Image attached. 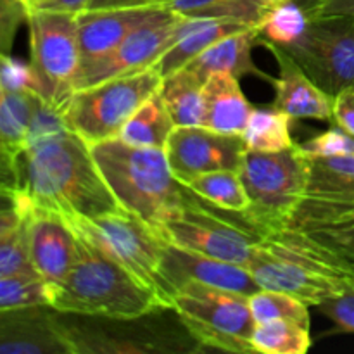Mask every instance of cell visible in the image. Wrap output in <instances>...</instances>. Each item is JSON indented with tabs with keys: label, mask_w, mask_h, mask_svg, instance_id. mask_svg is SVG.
<instances>
[{
	"label": "cell",
	"mask_w": 354,
	"mask_h": 354,
	"mask_svg": "<svg viewBox=\"0 0 354 354\" xmlns=\"http://www.w3.org/2000/svg\"><path fill=\"white\" fill-rule=\"evenodd\" d=\"M248 24L230 19H211V17L187 16V30L183 37L156 62L162 78L178 69L185 68L190 61L203 54L206 48L220 41L228 35L248 30Z\"/></svg>",
	"instance_id": "7402d4cb"
},
{
	"label": "cell",
	"mask_w": 354,
	"mask_h": 354,
	"mask_svg": "<svg viewBox=\"0 0 354 354\" xmlns=\"http://www.w3.org/2000/svg\"><path fill=\"white\" fill-rule=\"evenodd\" d=\"M283 48L328 95L354 90L353 16L311 17L303 37Z\"/></svg>",
	"instance_id": "7c38bea8"
},
{
	"label": "cell",
	"mask_w": 354,
	"mask_h": 354,
	"mask_svg": "<svg viewBox=\"0 0 354 354\" xmlns=\"http://www.w3.org/2000/svg\"><path fill=\"white\" fill-rule=\"evenodd\" d=\"M201 199L207 201L220 209L230 213H244L249 207V197L245 194L239 171H213L194 176L185 183Z\"/></svg>",
	"instance_id": "83f0119b"
},
{
	"label": "cell",
	"mask_w": 354,
	"mask_h": 354,
	"mask_svg": "<svg viewBox=\"0 0 354 354\" xmlns=\"http://www.w3.org/2000/svg\"><path fill=\"white\" fill-rule=\"evenodd\" d=\"M90 151L120 206L147 221L158 234L166 218L194 194L173 175L165 149L135 147L111 138L90 145Z\"/></svg>",
	"instance_id": "3957f363"
},
{
	"label": "cell",
	"mask_w": 354,
	"mask_h": 354,
	"mask_svg": "<svg viewBox=\"0 0 354 354\" xmlns=\"http://www.w3.org/2000/svg\"><path fill=\"white\" fill-rule=\"evenodd\" d=\"M78 235V258L68 275L48 283L50 306L59 313L106 320H137L169 310L158 292L114 259L90 235L73 225Z\"/></svg>",
	"instance_id": "7a4b0ae2"
},
{
	"label": "cell",
	"mask_w": 354,
	"mask_h": 354,
	"mask_svg": "<svg viewBox=\"0 0 354 354\" xmlns=\"http://www.w3.org/2000/svg\"><path fill=\"white\" fill-rule=\"evenodd\" d=\"M187 30V16L162 7L156 16L131 31L107 57L80 69L73 88L83 90L107 80L130 75L154 66L166 50L173 47Z\"/></svg>",
	"instance_id": "4fadbf2b"
},
{
	"label": "cell",
	"mask_w": 354,
	"mask_h": 354,
	"mask_svg": "<svg viewBox=\"0 0 354 354\" xmlns=\"http://www.w3.org/2000/svg\"><path fill=\"white\" fill-rule=\"evenodd\" d=\"M0 90H23L44 99V83L35 66L14 57L10 52L2 54Z\"/></svg>",
	"instance_id": "836d02e7"
},
{
	"label": "cell",
	"mask_w": 354,
	"mask_h": 354,
	"mask_svg": "<svg viewBox=\"0 0 354 354\" xmlns=\"http://www.w3.org/2000/svg\"><path fill=\"white\" fill-rule=\"evenodd\" d=\"M24 221L0 228V277L38 275L28 249Z\"/></svg>",
	"instance_id": "d6a6232c"
},
{
	"label": "cell",
	"mask_w": 354,
	"mask_h": 354,
	"mask_svg": "<svg viewBox=\"0 0 354 354\" xmlns=\"http://www.w3.org/2000/svg\"><path fill=\"white\" fill-rule=\"evenodd\" d=\"M251 344L261 354H304L311 348L310 327L290 320H272L256 325Z\"/></svg>",
	"instance_id": "f1b7e54d"
},
{
	"label": "cell",
	"mask_w": 354,
	"mask_h": 354,
	"mask_svg": "<svg viewBox=\"0 0 354 354\" xmlns=\"http://www.w3.org/2000/svg\"><path fill=\"white\" fill-rule=\"evenodd\" d=\"M161 83L162 75L154 64L76 90L64 109L69 130L88 145L118 138L131 114L159 92Z\"/></svg>",
	"instance_id": "5b68a950"
},
{
	"label": "cell",
	"mask_w": 354,
	"mask_h": 354,
	"mask_svg": "<svg viewBox=\"0 0 354 354\" xmlns=\"http://www.w3.org/2000/svg\"><path fill=\"white\" fill-rule=\"evenodd\" d=\"M159 279H161L162 292L171 303V310L173 294L185 283L216 287V289L242 294L245 297L261 290L259 283L245 266L207 258V256L176 248L169 242H166L165 252H162Z\"/></svg>",
	"instance_id": "9a60e30c"
},
{
	"label": "cell",
	"mask_w": 354,
	"mask_h": 354,
	"mask_svg": "<svg viewBox=\"0 0 354 354\" xmlns=\"http://www.w3.org/2000/svg\"><path fill=\"white\" fill-rule=\"evenodd\" d=\"M69 223L102 245L140 282L158 292L162 303L171 310V303L162 292L161 279H159V266H161L166 241L147 221L131 211L120 207L95 220H69Z\"/></svg>",
	"instance_id": "30bf717a"
},
{
	"label": "cell",
	"mask_w": 354,
	"mask_h": 354,
	"mask_svg": "<svg viewBox=\"0 0 354 354\" xmlns=\"http://www.w3.org/2000/svg\"><path fill=\"white\" fill-rule=\"evenodd\" d=\"M31 64L44 83V100L64 107L71 99L73 83L82 64L76 14L28 10Z\"/></svg>",
	"instance_id": "9c48e42d"
},
{
	"label": "cell",
	"mask_w": 354,
	"mask_h": 354,
	"mask_svg": "<svg viewBox=\"0 0 354 354\" xmlns=\"http://www.w3.org/2000/svg\"><path fill=\"white\" fill-rule=\"evenodd\" d=\"M203 88L204 83L189 68L162 78L159 95L175 127L203 124Z\"/></svg>",
	"instance_id": "d4e9b609"
},
{
	"label": "cell",
	"mask_w": 354,
	"mask_h": 354,
	"mask_svg": "<svg viewBox=\"0 0 354 354\" xmlns=\"http://www.w3.org/2000/svg\"><path fill=\"white\" fill-rule=\"evenodd\" d=\"M351 225H354V156L310 158L306 196L282 230L310 234Z\"/></svg>",
	"instance_id": "8fae6325"
},
{
	"label": "cell",
	"mask_w": 354,
	"mask_h": 354,
	"mask_svg": "<svg viewBox=\"0 0 354 354\" xmlns=\"http://www.w3.org/2000/svg\"><path fill=\"white\" fill-rule=\"evenodd\" d=\"M16 2L21 3V6H23L26 10H31V9H35V7H37L41 0H16Z\"/></svg>",
	"instance_id": "7bdbcfd3"
},
{
	"label": "cell",
	"mask_w": 354,
	"mask_h": 354,
	"mask_svg": "<svg viewBox=\"0 0 354 354\" xmlns=\"http://www.w3.org/2000/svg\"><path fill=\"white\" fill-rule=\"evenodd\" d=\"M310 21L308 9L301 7L296 0H283L273 7L272 12L258 26L259 45L266 41L282 47L296 44L308 30Z\"/></svg>",
	"instance_id": "f546056e"
},
{
	"label": "cell",
	"mask_w": 354,
	"mask_h": 354,
	"mask_svg": "<svg viewBox=\"0 0 354 354\" xmlns=\"http://www.w3.org/2000/svg\"><path fill=\"white\" fill-rule=\"evenodd\" d=\"M318 310L330 318L341 330L354 332V289L328 297Z\"/></svg>",
	"instance_id": "8d00e7d4"
},
{
	"label": "cell",
	"mask_w": 354,
	"mask_h": 354,
	"mask_svg": "<svg viewBox=\"0 0 354 354\" xmlns=\"http://www.w3.org/2000/svg\"><path fill=\"white\" fill-rule=\"evenodd\" d=\"M301 152L310 158H337V156H354V135L344 128L337 127L297 144Z\"/></svg>",
	"instance_id": "d590c367"
},
{
	"label": "cell",
	"mask_w": 354,
	"mask_h": 354,
	"mask_svg": "<svg viewBox=\"0 0 354 354\" xmlns=\"http://www.w3.org/2000/svg\"><path fill=\"white\" fill-rule=\"evenodd\" d=\"M334 123L354 135V90H346L335 97Z\"/></svg>",
	"instance_id": "74e56055"
},
{
	"label": "cell",
	"mask_w": 354,
	"mask_h": 354,
	"mask_svg": "<svg viewBox=\"0 0 354 354\" xmlns=\"http://www.w3.org/2000/svg\"><path fill=\"white\" fill-rule=\"evenodd\" d=\"M245 268L261 289L290 294L308 306L354 289V280L277 235H266L256 245Z\"/></svg>",
	"instance_id": "ba28073f"
},
{
	"label": "cell",
	"mask_w": 354,
	"mask_h": 354,
	"mask_svg": "<svg viewBox=\"0 0 354 354\" xmlns=\"http://www.w3.org/2000/svg\"><path fill=\"white\" fill-rule=\"evenodd\" d=\"M272 235L297 245L308 254L322 259L328 266L337 270L341 275L354 280V225L337 230L310 232V234L282 230Z\"/></svg>",
	"instance_id": "cb8c5ba5"
},
{
	"label": "cell",
	"mask_w": 354,
	"mask_h": 354,
	"mask_svg": "<svg viewBox=\"0 0 354 354\" xmlns=\"http://www.w3.org/2000/svg\"><path fill=\"white\" fill-rule=\"evenodd\" d=\"M249 310L256 324H265L272 320H290L304 327H310L311 324L308 304L286 292L258 290L249 296Z\"/></svg>",
	"instance_id": "4dcf8cb0"
},
{
	"label": "cell",
	"mask_w": 354,
	"mask_h": 354,
	"mask_svg": "<svg viewBox=\"0 0 354 354\" xmlns=\"http://www.w3.org/2000/svg\"><path fill=\"white\" fill-rule=\"evenodd\" d=\"M50 306L2 311L0 353L2 354H73L66 322Z\"/></svg>",
	"instance_id": "e0dca14e"
},
{
	"label": "cell",
	"mask_w": 354,
	"mask_h": 354,
	"mask_svg": "<svg viewBox=\"0 0 354 354\" xmlns=\"http://www.w3.org/2000/svg\"><path fill=\"white\" fill-rule=\"evenodd\" d=\"M33 306H50L48 283L40 275L0 277V313Z\"/></svg>",
	"instance_id": "1f68e13d"
},
{
	"label": "cell",
	"mask_w": 354,
	"mask_h": 354,
	"mask_svg": "<svg viewBox=\"0 0 354 354\" xmlns=\"http://www.w3.org/2000/svg\"><path fill=\"white\" fill-rule=\"evenodd\" d=\"M218 2H223V0H165L162 6L168 7L173 12L182 14V16H192L197 10L206 9V7L214 6Z\"/></svg>",
	"instance_id": "b9f144b4"
},
{
	"label": "cell",
	"mask_w": 354,
	"mask_h": 354,
	"mask_svg": "<svg viewBox=\"0 0 354 354\" xmlns=\"http://www.w3.org/2000/svg\"><path fill=\"white\" fill-rule=\"evenodd\" d=\"M165 6L138 7V9H106L85 10L78 14V37L82 64L88 68L93 62L107 57L121 41L151 19Z\"/></svg>",
	"instance_id": "d6986e66"
},
{
	"label": "cell",
	"mask_w": 354,
	"mask_h": 354,
	"mask_svg": "<svg viewBox=\"0 0 354 354\" xmlns=\"http://www.w3.org/2000/svg\"><path fill=\"white\" fill-rule=\"evenodd\" d=\"M166 158L173 175L182 183L213 171H241L248 145L242 135L211 128L175 127L166 142Z\"/></svg>",
	"instance_id": "5bb4252c"
},
{
	"label": "cell",
	"mask_w": 354,
	"mask_h": 354,
	"mask_svg": "<svg viewBox=\"0 0 354 354\" xmlns=\"http://www.w3.org/2000/svg\"><path fill=\"white\" fill-rule=\"evenodd\" d=\"M310 17L322 16H353L354 0H317L308 7Z\"/></svg>",
	"instance_id": "f35d334b"
},
{
	"label": "cell",
	"mask_w": 354,
	"mask_h": 354,
	"mask_svg": "<svg viewBox=\"0 0 354 354\" xmlns=\"http://www.w3.org/2000/svg\"><path fill=\"white\" fill-rule=\"evenodd\" d=\"M68 121H66L64 107L57 106L54 102H48L38 97L37 106H35L33 118H31L30 135H28V147L31 144L45 140L54 135L68 131Z\"/></svg>",
	"instance_id": "e575fe53"
},
{
	"label": "cell",
	"mask_w": 354,
	"mask_h": 354,
	"mask_svg": "<svg viewBox=\"0 0 354 354\" xmlns=\"http://www.w3.org/2000/svg\"><path fill=\"white\" fill-rule=\"evenodd\" d=\"M24 227L38 275L47 283L64 279L78 258V235L68 218L30 201Z\"/></svg>",
	"instance_id": "2e32d148"
},
{
	"label": "cell",
	"mask_w": 354,
	"mask_h": 354,
	"mask_svg": "<svg viewBox=\"0 0 354 354\" xmlns=\"http://www.w3.org/2000/svg\"><path fill=\"white\" fill-rule=\"evenodd\" d=\"M173 311L190 337L204 348L228 353H254L256 320L249 297L216 287L185 283L173 294Z\"/></svg>",
	"instance_id": "52a82bcc"
},
{
	"label": "cell",
	"mask_w": 354,
	"mask_h": 354,
	"mask_svg": "<svg viewBox=\"0 0 354 354\" xmlns=\"http://www.w3.org/2000/svg\"><path fill=\"white\" fill-rule=\"evenodd\" d=\"M254 45H259L258 26L221 38L220 41L206 48L203 54L197 55L194 61H190L185 68H189L203 83H206L216 73H230L237 78L244 75H256L272 83L273 78L256 68L252 62Z\"/></svg>",
	"instance_id": "44dd1931"
},
{
	"label": "cell",
	"mask_w": 354,
	"mask_h": 354,
	"mask_svg": "<svg viewBox=\"0 0 354 354\" xmlns=\"http://www.w3.org/2000/svg\"><path fill=\"white\" fill-rule=\"evenodd\" d=\"M263 45L279 62V78L272 80L275 86L273 107L292 120L334 121L335 97L322 90L286 48L270 41Z\"/></svg>",
	"instance_id": "ac0fdd59"
},
{
	"label": "cell",
	"mask_w": 354,
	"mask_h": 354,
	"mask_svg": "<svg viewBox=\"0 0 354 354\" xmlns=\"http://www.w3.org/2000/svg\"><path fill=\"white\" fill-rule=\"evenodd\" d=\"M2 187L23 190L68 220H95L121 207L90 145L71 130L31 144L14 165H3Z\"/></svg>",
	"instance_id": "6da1fadb"
},
{
	"label": "cell",
	"mask_w": 354,
	"mask_h": 354,
	"mask_svg": "<svg viewBox=\"0 0 354 354\" xmlns=\"http://www.w3.org/2000/svg\"><path fill=\"white\" fill-rule=\"evenodd\" d=\"M92 0H41L35 9L40 10H54V12H66V14H82L88 10V6ZM33 10V9H31Z\"/></svg>",
	"instance_id": "ab89813d"
},
{
	"label": "cell",
	"mask_w": 354,
	"mask_h": 354,
	"mask_svg": "<svg viewBox=\"0 0 354 354\" xmlns=\"http://www.w3.org/2000/svg\"><path fill=\"white\" fill-rule=\"evenodd\" d=\"M290 120L292 118L275 107L252 111L248 127L242 133L249 151L279 152L292 147Z\"/></svg>",
	"instance_id": "4316f807"
},
{
	"label": "cell",
	"mask_w": 354,
	"mask_h": 354,
	"mask_svg": "<svg viewBox=\"0 0 354 354\" xmlns=\"http://www.w3.org/2000/svg\"><path fill=\"white\" fill-rule=\"evenodd\" d=\"M165 0H92L88 10L106 9H138V7L162 6Z\"/></svg>",
	"instance_id": "60d3db41"
},
{
	"label": "cell",
	"mask_w": 354,
	"mask_h": 354,
	"mask_svg": "<svg viewBox=\"0 0 354 354\" xmlns=\"http://www.w3.org/2000/svg\"><path fill=\"white\" fill-rule=\"evenodd\" d=\"M252 104L245 99L237 76L216 73L203 88V127L228 135L244 133Z\"/></svg>",
	"instance_id": "ffe728a7"
},
{
	"label": "cell",
	"mask_w": 354,
	"mask_h": 354,
	"mask_svg": "<svg viewBox=\"0 0 354 354\" xmlns=\"http://www.w3.org/2000/svg\"><path fill=\"white\" fill-rule=\"evenodd\" d=\"M249 207L241 213L252 227L272 235L282 230L310 183V158L297 144L279 152H245L239 171Z\"/></svg>",
	"instance_id": "277c9868"
},
{
	"label": "cell",
	"mask_w": 354,
	"mask_h": 354,
	"mask_svg": "<svg viewBox=\"0 0 354 354\" xmlns=\"http://www.w3.org/2000/svg\"><path fill=\"white\" fill-rule=\"evenodd\" d=\"M225 209L192 194L161 225L159 235L169 244L207 258L248 266L265 234L252 227L241 213L223 216Z\"/></svg>",
	"instance_id": "8992f818"
},
{
	"label": "cell",
	"mask_w": 354,
	"mask_h": 354,
	"mask_svg": "<svg viewBox=\"0 0 354 354\" xmlns=\"http://www.w3.org/2000/svg\"><path fill=\"white\" fill-rule=\"evenodd\" d=\"M173 128L175 123L158 92L131 114L118 138L135 147L165 149Z\"/></svg>",
	"instance_id": "484cf974"
},
{
	"label": "cell",
	"mask_w": 354,
	"mask_h": 354,
	"mask_svg": "<svg viewBox=\"0 0 354 354\" xmlns=\"http://www.w3.org/2000/svg\"><path fill=\"white\" fill-rule=\"evenodd\" d=\"M0 149L2 165H14L28 149L31 118L38 95L23 90H0Z\"/></svg>",
	"instance_id": "603a6c76"
}]
</instances>
